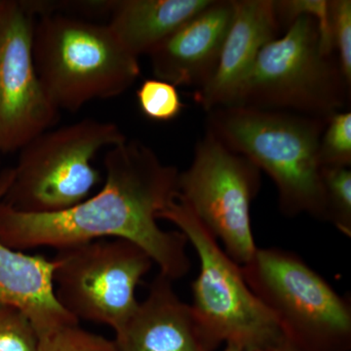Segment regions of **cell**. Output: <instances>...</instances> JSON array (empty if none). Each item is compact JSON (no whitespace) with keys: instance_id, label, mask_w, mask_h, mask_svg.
Returning a JSON list of instances; mask_svg holds the SVG:
<instances>
[{"instance_id":"obj_5","label":"cell","mask_w":351,"mask_h":351,"mask_svg":"<svg viewBox=\"0 0 351 351\" xmlns=\"http://www.w3.org/2000/svg\"><path fill=\"white\" fill-rule=\"evenodd\" d=\"M350 91L336 56L325 54L321 48L319 23L302 15L291 23L283 36L261 50L250 75L228 107L329 119L341 112Z\"/></svg>"},{"instance_id":"obj_4","label":"cell","mask_w":351,"mask_h":351,"mask_svg":"<svg viewBox=\"0 0 351 351\" xmlns=\"http://www.w3.org/2000/svg\"><path fill=\"white\" fill-rule=\"evenodd\" d=\"M32 53L41 84L59 110L75 112L119 96L141 73L138 58L108 25L66 16L46 15L36 23Z\"/></svg>"},{"instance_id":"obj_2","label":"cell","mask_w":351,"mask_h":351,"mask_svg":"<svg viewBox=\"0 0 351 351\" xmlns=\"http://www.w3.org/2000/svg\"><path fill=\"white\" fill-rule=\"evenodd\" d=\"M208 113V130L271 178L283 215L327 221L319 145L328 119L245 107Z\"/></svg>"},{"instance_id":"obj_19","label":"cell","mask_w":351,"mask_h":351,"mask_svg":"<svg viewBox=\"0 0 351 351\" xmlns=\"http://www.w3.org/2000/svg\"><path fill=\"white\" fill-rule=\"evenodd\" d=\"M277 19L286 29L300 16H309L319 23L320 45L327 55H335L331 34L330 0H280L274 1ZM336 56V55H335Z\"/></svg>"},{"instance_id":"obj_23","label":"cell","mask_w":351,"mask_h":351,"mask_svg":"<svg viewBox=\"0 0 351 351\" xmlns=\"http://www.w3.org/2000/svg\"><path fill=\"white\" fill-rule=\"evenodd\" d=\"M223 351H242L240 348H237V346L232 345H226L225 350Z\"/></svg>"},{"instance_id":"obj_21","label":"cell","mask_w":351,"mask_h":351,"mask_svg":"<svg viewBox=\"0 0 351 351\" xmlns=\"http://www.w3.org/2000/svg\"><path fill=\"white\" fill-rule=\"evenodd\" d=\"M38 351H119L114 341L69 325L39 339Z\"/></svg>"},{"instance_id":"obj_14","label":"cell","mask_w":351,"mask_h":351,"mask_svg":"<svg viewBox=\"0 0 351 351\" xmlns=\"http://www.w3.org/2000/svg\"><path fill=\"white\" fill-rule=\"evenodd\" d=\"M13 176V168L0 173V201ZM54 267L53 260L13 250L0 242V304L24 311L39 339L61 328L80 324L57 301L53 284Z\"/></svg>"},{"instance_id":"obj_20","label":"cell","mask_w":351,"mask_h":351,"mask_svg":"<svg viewBox=\"0 0 351 351\" xmlns=\"http://www.w3.org/2000/svg\"><path fill=\"white\" fill-rule=\"evenodd\" d=\"M38 346L29 316L18 307L0 304V351H38Z\"/></svg>"},{"instance_id":"obj_18","label":"cell","mask_w":351,"mask_h":351,"mask_svg":"<svg viewBox=\"0 0 351 351\" xmlns=\"http://www.w3.org/2000/svg\"><path fill=\"white\" fill-rule=\"evenodd\" d=\"M319 162L321 167H350V112H338L328 119L321 136Z\"/></svg>"},{"instance_id":"obj_6","label":"cell","mask_w":351,"mask_h":351,"mask_svg":"<svg viewBox=\"0 0 351 351\" xmlns=\"http://www.w3.org/2000/svg\"><path fill=\"white\" fill-rule=\"evenodd\" d=\"M126 140L117 124L93 119L43 132L21 149L12 182L0 202L25 214L71 209L100 182L92 164L97 154Z\"/></svg>"},{"instance_id":"obj_13","label":"cell","mask_w":351,"mask_h":351,"mask_svg":"<svg viewBox=\"0 0 351 351\" xmlns=\"http://www.w3.org/2000/svg\"><path fill=\"white\" fill-rule=\"evenodd\" d=\"M115 335L119 351H210L193 308L176 294L173 280L161 274Z\"/></svg>"},{"instance_id":"obj_22","label":"cell","mask_w":351,"mask_h":351,"mask_svg":"<svg viewBox=\"0 0 351 351\" xmlns=\"http://www.w3.org/2000/svg\"><path fill=\"white\" fill-rule=\"evenodd\" d=\"M335 55L346 82L351 84V1L330 0Z\"/></svg>"},{"instance_id":"obj_17","label":"cell","mask_w":351,"mask_h":351,"mask_svg":"<svg viewBox=\"0 0 351 351\" xmlns=\"http://www.w3.org/2000/svg\"><path fill=\"white\" fill-rule=\"evenodd\" d=\"M137 99L142 112L154 121H171L179 117L184 108L177 87L157 78L142 83Z\"/></svg>"},{"instance_id":"obj_10","label":"cell","mask_w":351,"mask_h":351,"mask_svg":"<svg viewBox=\"0 0 351 351\" xmlns=\"http://www.w3.org/2000/svg\"><path fill=\"white\" fill-rule=\"evenodd\" d=\"M34 25L25 2L0 1V152L22 149L59 117L34 64Z\"/></svg>"},{"instance_id":"obj_8","label":"cell","mask_w":351,"mask_h":351,"mask_svg":"<svg viewBox=\"0 0 351 351\" xmlns=\"http://www.w3.org/2000/svg\"><path fill=\"white\" fill-rule=\"evenodd\" d=\"M53 284L58 302L76 320L119 332L137 309L136 288L154 261L123 239L92 240L57 250Z\"/></svg>"},{"instance_id":"obj_15","label":"cell","mask_w":351,"mask_h":351,"mask_svg":"<svg viewBox=\"0 0 351 351\" xmlns=\"http://www.w3.org/2000/svg\"><path fill=\"white\" fill-rule=\"evenodd\" d=\"M214 0H120L108 1V23L114 36L133 56L149 55Z\"/></svg>"},{"instance_id":"obj_16","label":"cell","mask_w":351,"mask_h":351,"mask_svg":"<svg viewBox=\"0 0 351 351\" xmlns=\"http://www.w3.org/2000/svg\"><path fill=\"white\" fill-rule=\"evenodd\" d=\"M322 182L326 203L327 221L351 237L350 167H322Z\"/></svg>"},{"instance_id":"obj_9","label":"cell","mask_w":351,"mask_h":351,"mask_svg":"<svg viewBox=\"0 0 351 351\" xmlns=\"http://www.w3.org/2000/svg\"><path fill=\"white\" fill-rule=\"evenodd\" d=\"M261 188V171L208 130L196 145L193 162L180 173L178 198L242 267L257 251L250 207Z\"/></svg>"},{"instance_id":"obj_7","label":"cell","mask_w":351,"mask_h":351,"mask_svg":"<svg viewBox=\"0 0 351 351\" xmlns=\"http://www.w3.org/2000/svg\"><path fill=\"white\" fill-rule=\"evenodd\" d=\"M241 271L294 351H350L351 307L292 252L257 248Z\"/></svg>"},{"instance_id":"obj_11","label":"cell","mask_w":351,"mask_h":351,"mask_svg":"<svg viewBox=\"0 0 351 351\" xmlns=\"http://www.w3.org/2000/svg\"><path fill=\"white\" fill-rule=\"evenodd\" d=\"M234 10V0H214L152 51L156 78L176 87L205 86L216 71Z\"/></svg>"},{"instance_id":"obj_3","label":"cell","mask_w":351,"mask_h":351,"mask_svg":"<svg viewBox=\"0 0 351 351\" xmlns=\"http://www.w3.org/2000/svg\"><path fill=\"white\" fill-rule=\"evenodd\" d=\"M159 219L174 223L199 258L191 306L208 350L226 343L242 351H294L274 316L245 281L240 265L181 199L176 198Z\"/></svg>"},{"instance_id":"obj_1","label":"cell","mask_w":351,"mask_h":351,"mask_svg":"<svg viewBox=\"0 0 351 351\" xmlns=\"http://www.w3.org/2000/svg\"><path fill=\"white\" fill-rule=\"evenodd\" d=\"M104 164L101 191L66 211L25 214L0 202V242L22 252L123 239L144 249L159 274L173 281L182 278L191 269L188 239L157 223L158 215L178 197L179 170L163 163L151 147L128 138L108 149Z\"/></svg>"},{"instance_id":"obj_12","label":"cell","mask_w":351,"mask_h":351,"mask_svg":"<svg viewBox=\"0 0 351 351\" xmlns=\"http://www.w3.org/2000/svg\"><path fill=\"white\" fill-rule=\"evenodd\" d=\"M234 8L213 77L195 94L196 103L207 112L232 104L258 53L280 31L272 0H234Z\"/></svg>"}]
</instances>
